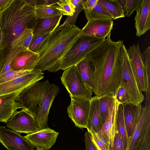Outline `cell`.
Here are the masks:
<instances>
[{"label":"cell","instance_id":"23","mask_svg":"<svg viewBox=\"0 0 150 150\" xmlns=\"http://www.w3.org/2000/svg\"><path fill=\"white\" fill-rule=\"evenodd\" d=\"M62 14L50 18L37 19L33 29V35L53 32L59 24Z\"/></svg>","mask_w":150,"mask_h":150},{"label":"cell","instance_id":"14","mask_svg":"<svg viewBox=\"0 0 150 150\" xmlns=\"http://www.w3.org/2000/svg\"><path fill=\"white\" fill-rule=\"evenodd\" d=\"M58 134L48 127L27 134L24 137L37 149L46 150L50 149L55 144Z\"/></svg>","mask_w":150,"mask_h":150},{"label":"cell","instance_id":"39","mask_svg":"<svg viewBox=\"0 0 150 150\" xmlns=\"http://www.w3.org/2000/svg\"><path fill=\"white\" fill-rule=\"evenodd\" d=\"M98 0H83V6L84 13L90 11L96 5Z\"/></svg>","mask_w":150,"mask_h":150},{"label":"cell","instance_id":"6","mask_svg":"<svg viewBox=\"0 0 150 150\" xmlns=\"http://www.w3.org/2000/svg\"><path fill=\"white\" fill-rule=\"evenodd\" d=\"M122 66V79L121 84L130 95L132 104L139 105L144 100L142 92L138 88L135 74L124 44L120 50Z\"/></svg>","mask_w":150,"mask_h":150},{"label":"cell","instance_id":"30","mask_svg":"<svg viewBox=\"0 0 150 150\" xmlns=\"http://www.w3.org/2000/svg\"><path fill=\"white\" fill-rule=\"evenodd\" d=\"M115 99V96L111 94L99 97L100 112L103 124L108 117L109 109L112 105Z\"/></svg>","mask_w":150,"mask_h":150},{"label":"cell","instance_id":"21","mask_svg":"<svg viewBox=\"0 0 150 150\" xmlns=\"http://www.w3.org/2000/svg\"><path fill=\"white\" fill-rule=\"evenodd\" d=\"M103 125L100 112L99 97L95 96L90 99V110L86 128L88 131L93 130L98 133Z\"/></svg>","mask_w":150,"mask_h":150},{"label":"cell","instance_id":"7","mask_svg":"<svg viewBox=\"0 0 150 150\" xmlns=\"http://www.w3.org/2000/svg\"><path fill=\"white\" fill-rule=\"evenodd\" d=\"M61 79L71 98H92V91L83 81L75 65L65 70Z\"/></svg>","mask_w":150,"mask_h":150},{"label":"cell","instance_id":"43","mask_svg":"<svg viewBox=\"0 0 150 150\" xmlns=\"http://www.w3.org/2000/svg\"><path fill=\"white\" fill-rule=\"evenodd\" d=\"M6 46L4 34L0 28V51Z\"/></svg>","mask_w":150,"mask_h":150},{"label":"cell","instance_id":"12","mask_svg":"<svg viewBox=\"0 0 150 150\" xmlns=\"http://www.w3.org/2000/svg\"><path fill=\"white\" fill-rule=\"evenodd\" d=\"M127 53L134 71L139 91L146 93L148 87L147 77L145 69L142 54L138 43L130 47Z\"/></svg>","mask_w":150,"mask_h":150},{"label":"cell","instance_id":"11","mask_svg":"<svg viewBox=\"0 0 150 150\" xmlns=\"http://www.w3.org/2000/svg\"><path fill=\"white\" fill-rule=\"evenodd\" d=\"M67 111L69 117L75 126L81 128L86 127L90 106V100L71 97Z\"/></svg>","mask_w":150,"mask_h":150},{"label":"cell","instance_id":"38","mask_svg":"<svg viewBox=\"0 0 150 150\" xmlns=\"http://www.w3.org/2000/svg\"><path fill=\"white\" fill-rule=\"evenodd\" d=\"M84 136L86 150H98L92 140L91 133L87 131Z\"/></svg>","mask_w":150,"mask_h":150},{"label":"cell","instance_id":"26","mask_svg":"<svg viewBox=\"0 0 150 150\" xmlns=\"http://www.w3.org/2000/svg\"><path fill=\"white\" fill-rule=\"evenodd\" d=\"M117 130L125 147L128 149L130 142L125 123L122 104L120 103L117 115Z\"/></svg>","mask_w":150,"mask_h":150},{"label":"cell","instance_id":"10","mask_svg":"<svg viewBox=\"0 0 150 150\" xmlns=\"http://www.w3.org/2000/svg\"><path fill=\"white\" fill-rule=\"evenodd\" d=\"M6 123L8 127L19 133L28 134L39 130L35 118L24 109L17 111L8 120Z\"/></svg>","mask_w":150,"mask_h":150},{"label":"cell","instance_id":"5","mask_svg":"<svg viewBox=\"0 0 150 150\" xmlns=\"http://www.w3.org/2000/svg\"><path fill=\"white\" fill-rule=\"evenodd\" d=\"M104 40L80 34L62 58L60 69L76 65Z\"/></svg>","mask_w":150,"mask_h":150},{"label":"cell","instance_id":"32","mask_svg":"<svg viewBox=\"0 0 150 150\" xmlns=\"http://www.w3.org/2000/svg\"><path fill=\"white\" fill-rule=\"evenodd\" d=\"M115 97L116 100L122 105L130 103L132 104L130 95L121 84L117 90Z\"/></svg>","mask_w":150,"mask_h":150},{"label":"cell","instance_id":"13","mask_svg":"<svg viewBox=\"0 0 150 150\" xmlns=\"http://www.w3.org/2000/svg\"><path fill=\"white\" fill-rule=\"evenodd\" d=\"M0 142L8 150H34L24 137L2 126H0Z\"/></svg>","mask_w":150,"mask_h":150},{"label":"cell","instance_id":"1","mask_svg":"<svg viewBox=\"0 0 150 150\" xmlns=\"http://www.w3.org/2000/svg\"><path fill=\"white\" fill-rule=\"evenodd\" d=\"M123 44L122 40L112 41L110 35L86 56L93 66L96 96H115L122 79L120 50Z\"/></svg>","mask_w":150,"mask_h":150},{"label":"cell","instance_id":"19","mask_svg":"<svg viewBox=\"0 0 150 150\" xmlns=\"http://www.w3.org/2000/svg\"><path fill=\"white\" fill-rule=\"evenodd\" d=\"M21 92L0 96V122L6 123L19 109L22 107L17 102Z\"/></svg>","mask_w":150,"mask_h":150},{"label":"cell","instance_id":"37","mask_svg":"<svg viewBox=\"0 0 150 150\" xmlns=\"http://www.w3.org/2000/svg\"><path fill=\"white\" fill-rule=\"evenodd\" d=\"M109 150H128L125 147L117 129L112 145L110 146Z\"/></svg>","mask_w":150,"mask_h":150},{"label":"cell","instance_id":"27","mask_svg":"<svg viewBox=\"0 0 150 150\" xmlns=\"http://www.w3.org/2000/svg\"><path fill=\"white\" fill-rule=\"evenodd\" d=\"M112 16L113 20L125 17L124 11L117 0H98Z\"/></svg>","mask_w":150,"mask_h":150},{"label":"cell","instance_id":"15","mask_svg":"<svg viewBox=\"0 0 150 150\" xmlns=\"http://www.w3.org/2000/svg\"><path fill=\"white\" fill-rule=\"evenodd\" d=\"M113 19L92 20L88 21L81 29L80 34L105 39L110 35L113 28Z\"/></svg>","mask_w":150,"mask_h":150},{"label":"cell","instance_id":"29","mask_svg":"<svg viewBox=\"0 0 150 150\" xmlns=\"http://www.w3.org/2000/svg\"><path fill=\"white\" fill-rule=\"evenodd\" d=\"M54 5H36L34 10L36 19L54 17L61 14Z\"/></svg>","mask_w":150,"mask_h":150},{"label":"cell","instance_id":"45","mask_svg":"<svg viewBox=\"0 0 150 150\" xmlns=\"http://www.w3.org/2000/svg\"><path fill=\"white\" fill-rule=\"evenodd\" d=\"M36 150H41V149H37Z\"/></svg>","mask_w":150,"mask_h":150},{"label":"cell","instance_id":"2","mask_svg":"<svg viewBox=\"0 0 150 150\" xmlns=\"http://www.w3.org/2000/svg\"><path fill=\"white\" fill-rule=\"evenodd\" d=\"M59 91L58 86L47 80L36 82L20 92L17 102L35 118L39 130L48 128L50 110Z\"/></svg>","mask_w":150,"mask_h":150},{"label":"cell","instance_id":"8","mask_svg":"<svg viewBox=\"0 0 150 150\" xmlns=\"http://www.w3.org/2000/svg\"><path fill=\"white\" fill-rule=\"evenodd\" d=\"M150 150V108L143 107L128 150Z\"/></svg>","mask_w":150,"mask_h":150},{"label":"cell","instance_id":"42","mask_svg":"<svg viewBox=\"0 0 150 150\" xmlns=\"http://www.w3.org/2000/svg\"><path fill=\"white\" fill-rule=\"evenodd\" d=\"M13 0H0V12L7 8Z\"/></svg>","mask_w":150,"mask_h":150},{"label":"cell","instance_id":"34","mask_svg":"<svg viewBox=\"0 0 150 150\" xmlns=\"http://www.w3.org/2000/svg\"><path fill=\"white\" fill-rule=\"evenodd\" d=\"M31 71H15L11 69L0 76V84L25 75Z\"/></svg>","mask_w":150,"mask_h":150},{"label":"cell","instance_id":"35","mask_svg":"<svg viewBox=\"0 0 150 150\" xmlns=\"http://www.w3.org/2000/svg\"><path fill=\"white\" fill-rule=\"evenodd\" d=\"M144 64L148 81V87L146 93H150V47H147L142 54Z\"/></svg>","mask_w":150,"mask_h":150},{"label":"cell","instance_id":"22","mask_svg":"<svg viewBox=\"0 0 150 150\" xmlns=\"http://www.w3.org/2000/svg\"><path fill=\"white\" fill-rule=\"evenodd\" d=\"M27 49L23 46H18L12 47H5L0 51V76L11 69L10 65L14 58Z\"/></svg>","mask_w":150,"mask_h":150},{"label":"cell","instance_id":"17","mask_svg":"<svg viewBox=\"0 0 150 150\" xmlns=\"http://www.w3.org/2000/svg\"><path fill=\"white\" fill-rule=\"evenodd\" d=\"M125 123L128 137L130 140L141 117L143 107L132 103L122 105Z\"/></svg>","mask_w":150,"mask_h":150},{"label":"cell","instance_id":"9","mask_svg":"<svg viewBox=\"0 0 150 150\" xmlns=\"http://www.w3.org/2000/svg\"><path fill=\"white\" fill-rule=\"evenodd\" d=\"M44 73L39 69H34L20 77L0 84V96L21 92L29 86L44 77Z\"/></svg>","mask_w":150,"mask_h":150},{"label":"cell","instance_id":"36","mask_svg":"<svg viewBox=\"0 0 150 150\" xmlns=\"http://www.w3.org/2000/svg\"><path fill=\"white\" fill-rule=\"evenodd\" d=\"M142 0H126V4L123 9L126 11L125 16L129 17L140 5Z\"/></svg>","mask_w":150,"mask_h":150},{"label":"cell","instance_id":"44","mask_svg":"<svg viewBox=\"0 0 150 150\" xmlns=\"http://www.w3.org/2000/svg\"><path fill=\"white\" fill-rule=\"evenodd\" d=\"M117 1L122 6L123 10L126 4V0H117Z\"/></svg>","mask_w":150,"mask_h":150},{"label":"cell","instance_id":"18","mask_svg":"<svg viewBox=\"0 0 150 150\" xmlns=\"http://www.w3.org/2000/svg\"><path fill=\"white\" fill-rule=\"evenodd\" d=\"M39 58V54L27 49L18 54L11 63V69L15 71H31Z\"/></svg>","mask_w":150,"mask_h":150},{"label":"cell","instance_id":"4","mask_svg":"<svg viewBox=\"0 0 150 150\" xmlns=\"http://www.w3.org/2000/svg\"><path fill=\"white\" fill-rule=\"evenodd\" d=\"M36 19L34 7L25 0H13L0 12V28L6 46H20L18 39L27 28L33 29Z\"/></svg>","mask_w":150,"mask_h":150},{"label":"cell","instance_id":"31","mask_svg":"<svg viewBox=\"0 0 150 150\" xmlns=\"http://www.w3.org/2000/svg\"><path fill=\"white\" fill-rule=\"evenodd\" d=\"M57 8L62 15L72 16L75 12L76 7L71 0H60L57 3Z\"/></svg>","mask_w":150,"mask_h":150},{"label":"cell","instance_id":"16","mask_svg":"<svg viewBox=\"0 0 150 150\" xmlns=\"http://www.w3.org/2000/svg\"><path fill=\"white\" fill-rule=\"evenodd\" d=\"M119 104L115 97L114 102L109 109L108 117L102 128L97 133L99 136L103 138L109 142L110 146L112 145L117 129V111Z\"/></svg>","mask_w":150,"mask_h":150},{"label":"cell","instance_id":"28","mask_svg":"<svg viewBox=\"0 0 150 150\" xmlns=\"http://www.w3.org/2000/svg\"><path fill=\"white\" fill-rule=\"evenodd\" d=\"M88 21L92 20L113 19L112 16L98 1L90 11L84 13Z\"/></svg>","mask_w":150,"mask_h":150},{"label":"cell","instance_id":"33","mask_svg":"<svg viewBox=\"0 0 150 150\" xmlns=\"http://www.w3.org/2000/svg\"><path fill=\"white\" fill-rule=\"evenodd\" d=\"M91 134L92 140L98 150H109L110 144L105 139L93 130L88 131Z\"/></svg>","mask_w":150,"mask_h":150},{"label":"cell","instance_id":"41","mask_svg":"<svg viewBox=\"0 0 150 150\" xmlns=\"http://www.w3.org/2000/svg\"><path fill=\"white\" fill-rule=\"evenodd\" d=\"M59 0H36L35 6L36 5H54L57 3Z\"/></svg>","mask_w":150,"mask_h":150},{"label":"cell","instance_id":"25","mask_svg":"<svg viewBox=\"0 0 150 150\" xmlns=\"http://www.w3.org/2000/svg\"><path fill=\"white\" fill-rule=\"evenodd\" d=\"M52 33L33 35L28 49L39 54L46 47Z\"/></svg>","mask_w":150,"mask_h":150},{"label":"cell","instance_id":"20","mask_svg":"<svg viewBox=\"0 0 150 150\" xmlns=\"http://www.w3.org/2000/svg\"><path fill=\"white\" fill-rule=\"evenodd\" d=\"M134 20L136 36L140 37L150 28V0H142Z\"/></svg>","mask_w":150,"mask_h":150},{"label":"cell","instance_id":"46","mask_svg":"<svg viewBox=\"0 0 150 150\" xmlns=\"http://www.w3.org/2000/svg\"><path fill=\"white\" fill-rule=\"evenodd\" d=\"M140 150H144L142 149H140Z\"/></svg>","mask_w":150,"mask_h":150},{"label":"cell","instance_id":"3","mask_svg":"<svg viewBox=\"0 0 150 150\" xmlns=\"http://www.w3.org/2000/svg\"><path fill=\"white\" fill-rule=\"evenodd\" d=\"M81 30L70 23L56 28L52 33L46 47L39 54L34 69L50 72L60 69L62 58L78 38Z\"/></svg>","mask_w":150,"mask_h":150},{"label":"cell","instance_id":"40","mask_svg":"<svg viewBox=\"0 0 150 150\" xmlns=\"http://www.w3.org/2000/svg\"><path fill=\"white\" fill-rule=\"evenodd\" d=\"M33 36V30L30 29L24 38L23 40V46L28 49Z\"/></svg>","mask_w":150,"mask_h":150},{"label":"cell","instance_id":"24","mask_svg":"<svg viewBox=\"0 0 150 150\" xmlns=\"http://www.w3.org/2000/svg\"><path fill=\"white\" fill-rule=\"evenodd\" d=\"M82 79L93 92L94 90V80L93 66L86 57L75 65Z\"/></svg>","mask_w":150,"mask_h":150}]
</instances>
